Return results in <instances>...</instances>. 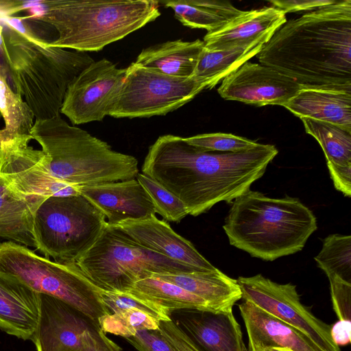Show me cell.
<instances>
[{"label":"cell","mask_w":351,"mask_h":351,"mask_svg":"<svg viewBox=\"0 0 351 351\" xmlns=\"http://www.w3.org/2000/svg\"><path fill=\"white\" fill-rule=\"evenodd\" d=\"M278 153L274 145L261 143L241 152L209 151L166 134L149 147L142 173L175 195L195 217L248 191Z\"/></svg>","instance_id":"6da1fadb"},{"label":"cell","mask_w":351,"mask_h":351,"mask_svg":"<svg viewBox=\"0 0 351 351\" xmlns=\"http://www.w3.org/2000/svg\"><path fill=\"white\" fill-rule=\"evenodd\" d=\"M256 57L301 88L351 93V0L287 21Z\"/></svg>","instance_id":"7a4b0ae2"},{"label":"cell","mask_w":351,"mask_h":351,"mask_svg":"<svg viewBox=\"0 0 351 351\" xmlns=\"http://www.w3.org/2000/svg\"><path fill=\"white\" fill-rule=\"evenodd\" d=\"M21 25L16 29H3L0 45L13 89L35 119L60 115L69 84L95 60L86 52L49 46Z\"/></svg>","instance_id":"3957f363"},{"label":"cell","mask_w":351,"mask_h":351,"mask_svg":"<svg viewBox=\"0 0 351 351\" xmlns=\"http://www.w3.org/2000/svg\"><path fill=\"white\" fill-rule=\"evenodd\" d=\"M29 10L22 19L57 33L49 46L81 52L99 51L160 15L154 0H44Z\"/></svg>","instance_id":"277c9868"},{"label":"cell","mask_w":351,"mask_h":351,"mask_svg":"<svg viewBox=\"0 0 351 351\" xmlns=\"http://www.w3.org/2000/svg\"><path fill=\"white\" fill-rule=\"evenodd\" d=\"M223 228L231 245L273 261L301 251L317 224L299 199L271 198L249 189L232 202Z\"/></svg>","instance_id":"5b68a950"},{"label":"cell","mask_w":351,"mask_h":351,"mask_svg":"<svg viewBox=\"0 0 351 351\" xmlns=\"http://www.w3.org/2000/svg\"><path fill=\"white\" fill-rule=\"evenodd\" d=\"M49 158L58 180L83 186L136 178L138 160L116 152L87 131L70 125L60 115L36 119L30 132Z\"/></svg>","instance_id":"8992f818"},{"label":"cell","mask_w":351,"mask_h":351,"mask_svg":"<svg viewBox=\"0 0 351 351\" xmlns=\"http://www.w3.org/2000/svg\"><path fill=\"white\" fill-rule=\"evenodd\" d=\"M76 264L93 285L108 291L125 292L137 281L154 274L205 271L143 247L109 225Z\"/></svg>","instance_id":"52a82bcc"},{"label":"cell","mask_w":351,"mask_h":351,"mask_svg":"<svg viewBox=\"0 0 351 351\" xmlns=\"http://www.w3.org/2000/svg\"><path fill=\"white\" fill-rule=\"evenodd\" d=\"M0 271L15 276L40 294L67 303L97 322L110 314L101 301V289L76 263L52 261L24 245L8 241L0 243Z\"/></svg>","instance_id":"ba28073f"},{"label":"cell","mask_w":351,"mask_h":351,"mask_svg":"<svg viewBox=\"0 0 351 351\" xmlns=\"http://www.w3.org/2000/svg\"><path fill=\"white\" fill-rule=\"evenodd\" d=\"M107 225L104 213L82 194L51 196L34 215L36 248L46 258L76 263Z\"/></svg>","instance_id":"9c48e42d"},{"label":"cell","mask_w":351,"mask_h":351,"mask_svg":"<svg viewBox=\"0 0 351 351\" xmlns=\"http://www.w3.org/2000/svg\"><path fill=\"white\" fill-rule=\"evenodd\" d=\"M207 88L195 76L180 77L132 62L110 108L115 118L165 115L191 101Z\"/></svg>","instance_id":"30bf717a"},{"label":"cell","mask_w":351,"mask_h":351,"mask_svg":"<svg viewBox=\"0 0 351 351\" xmlns=\"http://www.w3.org/2000/svg\"><path fill=\"white\" fill-rule=\"evenodd\" d=\"M31 140V135L0 136V178L5 185L17 195L34 201L80 195L82 186L59 180L51 174L48 156L30 146Z\"/></svg>","instance_id":"8fae6325"},{"label":"cell","mask_w":351,"mask_h":351,"mask_svg":"<svg viewBox=\"0 0 351 351\" xmlns=\"http://www.w3.org/2000/svg\"><path fill=\"white\" fill-rule=\"evenodd\" d=\"M32 342L36 351H123L98 322L45 294H41L40 317Z\"/></svg>","instance_id":"7c38bea8"},{"label":"cell","mask_w":351,"mask_h":351,"mask_svg":"<svg viewBox=\"0 0 351 351\" xmlns=\"http://www.w3.org/2000/svg\"><path fill=\"white\" fill-rule=\"evenodd\" d=\"M237 280L243 300L300 330L322 351H341L331 337V326L301 302L295 285L279 284L261 274L241 276Z\"/></svg>","instance_id":"4fadbf2b"},{"label":"cell","mask_w":351,"mask_h":351,"mask_svg":"<svg viewBox=\"0 0 351 351\" xmlns=\"http://www.w3.org/2000/svg\"><path fill=\"white\" fill-rule=\"evenodd\" d=\"M126 73L111 61H94L69 84L60 113L73 125L101 121L109 116Z\"/></svg>","instance_id":"5bb4252c"},{"label":"cell","mask_w":351,"mask_h":351,"mask_svg":"<svg viewBox=\"0 0 351 351\" xmlns=\"http://www.w3.org/2000/svg\"><path fill=\"white\" fill-rule=\"evenodd\" d=\"M300 88L294 80L275 69L247 61L221 80L217 92L226 100L256 106H283Z\"/></svg>","instance_id":"9a60e30c"},{"label":"cell","mask_w":351,"mask_h":351,"mask_svg":"<svg viewBox=\"0 0 351 351\" xmlns=\"http://www.w3.org/2000/svg\"><path fill=\"white\" fill-rule=\"evenodd\" d=\"M80 192L104 213L109 226L146 219L156 213L152 199L136 178L83 186Z\"/></svg>","instance_id":"2e32d148"},{"label":"cell","mask_w":351,"mask_h":351,"mask_svg":"<svg viewBox=\"0 0 351 351\" xmlns=\"http://www.w3.org/2000/svg\"><path fill=\"white\" fill-rule=\"evenodd\" d=\"M140 245L176 262L205 271L217 269L195 247L192 243L176 233L156 215L113 226Z\"/></svg>","instance_id":"e0dca14e"},{"label":"cell","mask_w":351,"mask_h":351,"mask_svg":"<svg viewBox=\"0 0 351 351\" xmlns=\"http://www.w3.org/2000/svg\"><path fill=\"white\" fill-rule=\"evenodd\" d=\"M248 337V351H322L300 330L249 301L239 305Z\"/></svg>","instance_id":"ac0fdd59"},{"label":"cell","mask_w":351,"mask_h":351,"mask_svg":"<svg viewBox=\"0 0 351 351\" xmlns=\"http://www.w3.org/2000/svg\"><path fill=\"white\" fill-rule=\"evenodd\" d=\"M287 21L286 14L273 6L243 11L221 27L207 32L203 40L204 49L223 50L266 43Z\"/></svg>","instance_id":"d6986e66"},{"label":"cell","mask_w":351,"mask_h":351,"mask_svg":"<svg viewBox=\"0 0 351 351\" xmlns=\"http://www.w3.org/2000/svg\"><path fill=\"white\" fill-rule=\"evenodd\" d=\"M173 321L200 351H242L241 327L232 312L180 310Z\"/></svg>","instance_id":"ffe728a7"},{"label":"cell","mask_w":351,"mask_h":351,"mask_svg":"<svg viewBox=\"0 0 351 351\" xmlns=\"http://www.w3.org/2000/svg\"><path fill=\"white\" fill-rule=\"evenodd\" d=\"M41 294L0 271V329L32 341L40 317Z\"/></svg>","instance_id":"44dd1931"},{"label":"cell","mask_w":351,"mask_h":351,"mask_svg":"<svg viewBox=\"0 0 351 351\" xmlns=\"http://www.w3.org/2000/svg\"><path fill=\"white\" fill-rule=\"evenodd\" d=\"M152 277L175 284L201 298L217 313L232 312L233 306L242 298L237 280L218 269L177 274H154Z\"/></svg>","instance_id":"7402d4cb"},{"label":"cell","mask_w":351,"mask_h":351,"mask_svg":"<svg viewBox=\"0 0 351 351\" xmlns=\"http://www.w3.org/2000/svg\"><path fill=\"white\" fill-rule=\"evenodd\" d=\"M283 107L299 118L308 117L351 130V93L301 88Z\"/></svg>","instance_id":"603a6c76"},{"label":"cell","mask_w":351,"mask_h":351,"mask_svg":"<svg viewBox=\"0 0 351 351\" xmlns=\"http://www.w3.org/2000/svg\"><path fill=\"white\" fill-rule=\"evenodd\" d=\"M204 48L203 40L181 39L156 44L143 49L134 62L162 73L192 77Z\"/></svg>","instance_id":"cb8c5ba5"},{"label":"cell","mask_w":351,"mask_h":351,"mask_svg":"<svg viewBox=\"0 0 351 351\" xmlns=\"http://www.w3.org/2000/svg\"><path fill=\"white\" fill-rule=\"evenodd\" d=\"M41 202L17 195L0 178V237L36 247L33 219Z\"/></svg>","instance_id":"d4e9b609"},{"label":"cell","mask_w":351,"mask_h":351,"mask_svg":"<svg viewBox=\"0 0 351 351\" xmlns=\"http://www.w3.org/2000/svg\"><path fill=\"white\" fill-rule=\"evenodd\" d=\"M171 8L182 25L213 32L243 13L228 1L214 0H176L161 1Z\"/></svg>","instance_id":"484cf974"},{"label":"cell","mask_w":351,"mask_h":351,"mask_svg":"<svg viewBox=\"0 0 351 351\" xmlns=\"http://www.w3.org/2000/svg\"><path fill=\"white\" fill-rule=\"evenodd\" d=\"M125 292L158 304L171 314L180 310L215 312L201 298L175 284L154 277L137 281Z\"/></svg>","instance_id":"4316f807"},{"label":"cell","mask_w":351,"mask_h":351,"mask_svg":"<svg viewBox=\"0 0 351 351\" xmlns=\"http://www.w3.org/2000/svg\"><path fill=\"white\" fill-rule=\"evenodd\" d=\"M264 43L223 50L204 48L193 76L203 80L212 89L228 75L237 69L261 51Z\"/></svg>","instance_id":"83f0119b"},{"label":"cell","mask_w":351,"mask_h":351,"mask_svg":"<svg viewBox=\"0 0 351 351\" xmlns=\"http://www.w3.org/2000/svg\"><path fill=\"white\" fill-rule=\"evenodd\" d=\"M300 119L306 132L320 145L327 165L351 166V130L308 117Z\"/></svg>","instance_id":"f1b7e54d"},{"label":"cell","mask_w":351,"mask_h":351,"mask_svg":"<svg viewBox=\"0 0 351 351\" xmlns=\"http://www.w3.org/2000/svg\"><path fill=\"white\" fill-rule=\"evenodd\" d=\"M0 114L5 125L0 129V136L4 138L14 136L30 135L35 117L31 108L22 97L8 84L0 67Z\"/></svg>","instance_id":"f546056e"},{"label":"cell","mask_w":351,"mask_h":351,"mask_svg":"<svg viewBox=\"0 0 351 351\" xmlns=\"http://www.w3.org/2000/svg\"><path fill=\"white\" fill-rule=\"evenodd\" d=\"M315 260L328 278L337 276L351 283L350 235L332 234L326 237Z\"/></svg>","instance_id":"4dcf8cb0"},{"label":"cell","mask_w":351,"mask_h":351,"mask_svg":"<svg viewBox=\"0 0 351 351\" xmlns=\"http://www.w3.org/2000/svg\"><path fill=\"white\" fill-rule=\"evenodd\" d=\"M106 333L129 338L142 330L159 329L160 320L137 308H130L102 316L98 321Z\"/></svg>","instance_id":"1f68e13d"},{"label":"cell","mask_w":351,"mask_h":351,"mask_svg":"<svg viewBox=\"0 0 351 351\" xmlns=\"http://www.w3.org/2000/svg\"><path fill=\"white\" fill-rule=\"evenodd\" d=\"M136 179L149 195L156 213L167 221L178 223L188 214L182 202L156 181L138 173Z\"/></svg>","instance_id":"d6a6232c"},{"label":"cell","mask_w":351,"mask_h":351,"mask_svg":"<svg viewBox=\"0 0 351 351\" xmlns=\"http://www.w3.org/2000/svg\"><path fill=\"white\" fill-rule=\"evenodd\" d=\"M100 297L110 314L123 310L137 308L148 313L160 321L171 319V313L162 306L125 292L101 290Z\"/></svg>","instance_id":"836d02e7"},{"label":"cell","mask_w":351,"mask_h":351,"mask_svg":"<svg viewBox=\"0 0 351 351\" xmlns=\"http://www.w3.org/2000/svg\"><path fill=\"white\" fill-rule=\"evenodd\" d=\"M184 138L193 146L219 152H241L258 145V143L246 138L221 132L202 134Z\"/></svg>","instance_id":"e575fe53"},{"label":"cell","mask_w":351,"mask_h":351,"mask_svg":"<svg viewBox=\"0 0 351 351\" xmlns=\"http://www.w3.org/2000/svg\"><path fill=\"white\" fill-rule=\"evenodd\" d=\"M333 309L339 320L350 321L351 317V283L337 276L328 278Z\"/></svg>","instance_id":"d590c367"},{"label":"cell","mask_w":351,"mask_h":351,"mask_svg":"<svg viewBox=\"0 0 351 351\" xmlns=\"http://www.w3.org/2000/svg\"><path fill=\"white\" fill-rule=\"evenodd\" d=\"M126 340L138 351H176L158 330L139 331Z\"/></svg>","instance_id":"8d00e7d4"},{"label":"cell","mask_w":351,"mask_h":351,"mask_svg":"<svg viewBox=\"0 0 351 351\" xmlns=\"http://www.w3.org/2000/svg\"><path fill=\"white\" fill-rule=\"evenodd\" d=\"M158 330L176 351H200L172 319L160 321Z\"/></svg>","instance_id":"74e56055"},{"label":"cell","mask_w":351,"mask_h":351,"mask_svg":"<svg viewBox=\"0 0 351 351\" xmlns=\"http://www.w3.org/2000/svg\"><path fill=\"white\" fill-rule=\"evenodd\" d=\"M336 0H273V7L282 10L285 14L300 11L310 12L322 6L332 4Z\"/></svg>","instance_id":"f35d334b"},{"label":"cell","mask_w":351,"mask_h":351,"mask_svg":"<svg viewBox=\"0 0 351 351\" xmlns=\"http://www.w3.org/2000/svg\"><path fill=\"white\" fill-rule=\"evenodd\" d=\"M335 189L345 196H351V166L327 165Z\"/></svg>","instance_id":"ab89813d"},{"label":"cell","mask_w":351,"mask_h":351,"mask_svg":"<svg viewBox=\"0 0 351 351\" xmlns=\"http://www.w3.org/2000/svg\"><path fill=\"white\" fill-rule=\"evenodd\" d=\"M351 322L350 321L339 320L331 326V337L338 346H346L350 342Z\"/></svg>","instance_id":"60d3db41"},{"label":"cell","mask_w":351,"mask_h":351,"mask_svg":"<svg viewBox=\"0 0 351 351\" xmlns=\"http://www.w3.org/2000/svg\"><path fill=\"white\" fill-rule=\"evenodd\" d=\"M2 32H3V27L1 25H0V45H1V34H2Z\"/></svg>","instance_id":"b9f144b4"},{"label":"cell","mask_w":351,"mask_h":351,"mask_svg":"<svg viewBox=\"0 0 351 351\" xmlns=\"http://www.w3.org/2000/svg\"><path fill=\"white\" fill-rule=\"evenodd\" d=\"M242 351H248V350L247 349V348H246V347H245V343H244V344H243V346Z\"/></svg>","instance_id":"7bdbcfd3"}]
</instances>
